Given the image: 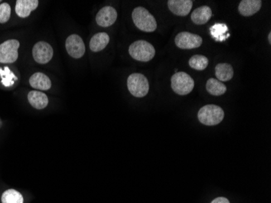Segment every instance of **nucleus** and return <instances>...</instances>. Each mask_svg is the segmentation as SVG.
I'll return each mask as SVG.
<instances>
[{"label": "nucleus", "mask_w": 271, "mask_h": 203, "mask_svg": "<svg viewBox=\"0 0 271 203\" xmlns=\"http://www.w3.org/2000/svg\"><path fill=\"white\" fill-rule=\"evenodd\" d=\"M132 17L135 25L144 32H154L157 29L155 17L144 7H136L132 12Z\"/></svg>", "instance_id": "f257e3e1"}, {"label": "nucleus", "mask_w": 271, "mask_h": 203, "mask_svg": "<svg viewBox=\"0 0 271 203\" xmlns=\"http://www.w3.org/2000/svg\"><path fill=\"white\" fill-rule=\"evenodd\" d=\"M197 117L200 123L205 125H216L224 120V112L219 106L210 104L200 108Z\"/></svg>", "instance_id": "f03ea898"}, {"label": "nucleus", "mask_w": 271, "mask_h": 203, "mask_svg": "<svg viewBox=\"0 0 271 203\" xmlns=\"http://www.w3.org/2000/svg\"><path fill=\"white\" fill-rule=\"evenodd\" d=\"M132 58L137 61L148 62L152 60L155 55V49L153 45L143 40L134 41L130 45L128 49Z\"/></svg>", "instance_id": "7ed1b4c3"}, {"label": "nucleus", "mask_w": 271, "mask_h": 203, "mask_svg": "<svg viewBox=\"0 0 271 203\" xmlns=\"http://www.w3.org/2000/svg\"><path fill=\"white\" fill-rule=\"evenodd\" d=\"M128 89L130 94L137 98H143L150 89L147 78L141 73H132L128 78Z\"/></svg>", "instance_id": "20e7f679"}, {"label": "nucleus", "mask_w": 271, "mask_h": 203, "mask_svg": "<svg viewBox=\"0 0 271 203\" xmlns=\"http://www.w3.org/2000/svg\"><path fill=\"white\" fill-rule=\"evenodd\" d=\"M171 88L179 95H187L194 89V79L184 72L175 73L171 78Z\"/></svg>", "instance_id": "39448f33"}, {"label": "nucleus", "mask_w": 271, "mask_h": 203, "mask_svg": "<svg viewBox=\"0 0 271 203\" xmlns=\"http://www.w3.org/2000/svg\"><path fill=\"white\" fill-rule=\"evenodd\" d=\"M20 42L16 39L7 40L0 44V63L12 64L18 59Z\"/></svg>", "instance_id": "423d86ee"}, {"label": "nucleus", "mask_w": 271, "mask_h": 203, "mask_svg": "<svg viewBox=\"0 0 271 203\" xmlns=\"http://www.w3.org/2000/svg\"><path fill=\"white\" fill-rule=\"evenodd\" d=\"M176 46L180 49H194L201 46L202 39L197 35L189 32H181L175 39Z\"/></svg>", "instance_id": "0eeeda50"}, {"label": "nucleus", "mask_w": 271, "mask_h": 203, "mask_svg": "<svg viewBox=\"0 0 271 203\" xmlns=\"http://www.w3.org/2000/svg\"><path fill=\"white\" fill-rule=\"evenodd\" d=\"M53 49L46 41H39L33 48V57L39 64H45L53 57Z\"/></svg>", "instance_id": "6e6552de"}, {"label": "nucleus", "mask_w": 271, "mask_h": 203, "mask_svg": "<svg viewBox=\"0 0 271 203\" xmlns=\"http://www.w3.org/2000/svg\"><path fill=\"white\" fill-rule=\"evenodd\" d=\"M66 50L74 59H80L85 52V46L82 39L77 35H72L67 39Z\"/></svg>", "instance_id": "1a4fd4ad"}, {"label": "nucleus", "mask_w": 271, "mask_h": 203, "mask_svg": "<svg viewBox=\"0 0 271 203\" xmlns=\"http://www.w3.org/2000/svg\"><path fill=\"white\" fill-rule=\"evenodd\" d=\"M117 12L114 7L107 6L99 11L96 16V22L102 27H109L116 21Z\"/></svg>", "instance_id": "9d476101"}, {"label": "nucleus", "mask_w": 271, "mask_h": 203, "mask_svg": "<svg viewBox=\"0 0 271 203\" xmlns=\"http://www.w3.org/2000/svg\"><path fill=\"white\" fill-rule=\"evenodd\" d=\"M167 3L170 11L175 15L180 16L189 15L193 7L192 0H170Z\"/></svg>", "instance_id": "9b49d317"}, {"label": "nucleus", "mask_w": 271, "mask_h": 203, "mask_svg": "<svg viewBox=\"0 0 271 203\" xmlns=\"http://www.w3.org/2000/svg\"><path fill=\"white\" fill-rule=\"evenodd\" d=\"M38 0H17L16 3V12L21 18H26L39 6Z\"/></svg>", "instance_id": "f8f14e48"}, {"label": "nucleus", "mask_w": 271, "mask_h": 203, "mask_svg": "<svg viewBox=\"0 0 271 203\" xmlns=\"http://www.w3.org/2000/svg\"><path fill=\"white\" fill-rule=\"evenodd\" d=\"M261 0H242L239 2V12L242 16H250L259 12L262 7Z\"/></svg>", "instance_id": "ddd939ff"}, {"label": "nucleus", "mask_w": 271, "mask_h": 203, "mask_svg": "<svg viewBox=\"0 0 271 203\" xmlns=\"http://www.w3.org/2000/svg\"><path fill=\"white\" fill-rule=\"evenodd\" d=\"M212 16V11L208 6L201 7L194 10L192 13L191 19L194 23L196 25H205L210 21Z\"/></svg>", "instance_id": "4468645a"}, {"label": "nucleus", "mask_w": 271, "mask_h": 203, "mask_svg": "<svg viewBox=\"0 0 271 203\" xmlns=\"http://www.w3.org/2000/svg\"><path fill=\"white\" fill-rule=\"evenodd\" d=\"M30 84L33 88L40 90H48L51 87L50 78L41 73L33 74L30 78Z\"/></svg>", "instance_id": "2eb2a0df"}, {"label": "nucleus", "mask_w": 271, "mask_h": 203, "mask_svg": "<svg viewBox=\"0 0 271 203\" xmlns=\"http://www.w3.org/2000/svg\"><path fill=\"white\" fill-rule=\"evenodd\" d=\"M28 100L33 108L39 110L44 109L49 103L46 94H44L42 92L36 91V90H33L29 93Z\"/></svg>", "instance_id": "dca6fc26"}, {"label": "nucleus", "mask_w": 271, "mask_h": 203, "mask_svg": "<svg viewBox=\"0 0 271 203\" xmlns=\"http://www.w3.org/2000/svg\"><path fill=\"white\" fill-rule=\"evenodd\" d=\"M109 41L110 37L107 33H98L92 37L91 40L89 41V47L92 51L98 52L106 48Z\"/></svg>", "instance_id": "f3484780"}, {"label": "nucleus", "mask_w": 271, "mask_h": 203, "mask_svg": "<svg viewBox=\"0 0 271 203\" xmlns=\"http://www.w3.org/2000/svg\"><path fill=\"white\" fill-rule=\"evenodd\" d=\"M215 75L219 81H228L234 76V70L231 64L227 63L217 64L215 67Z\"/></svg>", "instance_id": "a211bd4d"}, {"label": "nucleus", "mask_w": 271, "mask_h": 203, "mask_svg": "<svg viewBox=\"0 0 271 203\" xmlns=\"http://www.w3.org/2000/svg\"><path fill=\"white\" fill-rule=\"evenodd\" d=\"M228 25L224 23L214 24L210 28V35L217 41H224L230 37Z\"/></svg>", "instance_id": "6ab92c4d"}, {"label": "nucleus", "mask_w": 271, "mask_h": 203, "mask_svg": "<svg viewBox=\"0 0 271 203\" xmlns=\"http://www.w3.org/2000/svg\"><path fill=\"white\" fill-rule=\"evenodd\" d=\"M206 89L212 95L220 96L225 94L227 91V87L219 80L210 78L206 82Z\"/></svg>", "instance_id": "aec40b11"}, {"label": "nucleus", "mask_w": 271, "mask_h": 203, "mask_svg": "<svg viewBox=\"0 0 271 203\" xmlns=\"http://www.w3.org/2000/svg\"><path fill=\"white\" fill-rule=\"evenodd\" d=\"M189 64L192 69L198 70V71H202L207 68L209 60L205 55H196L190 58Z\"/></svg>", "instance_id": "412c9836"}, {"label": "nucleus", "mask_w": 271, "mask_h": 203, "mask_svg": "<svg viewBox=\"0 0 271 203\" xmlns=\"http://www.w3.org/2000/svg\"><path fill=\"white\" fill-rule=\"evenodd\" d=\"M0 77H1V83L4 86H12L15 84V81L18 78L10 70L8 67H4L3 69H0Z\"/></svg>", "instance_id": "4be33fe9"}, {"label": "nucleus", "mask_w": 271, "mask_h": 203, "mask_svg": "<svg viewBox=\"0 0 271 203\" xmlns=\"http://www.w3.org/2000/svg\"><path fill=\"white\" fill-rule=\"evenodd\" d=\"M2 203H23L24 199L21 194L15 190H8L2 194Z\"/></svg>", "instance_id": "5701e85b"}, {"label": "nucleus", "mask_w": 271, "mask_h": 203, "mask_svg": "<svg viewBox=\"0 0 271 203\" xmlns=\"http://www.w3.org/2000/svg\"><path fill=\"white\" fill-rule=\"evenodd\" d=\"M11 16V7L7 2L0 4V23L4 24L9 21Z\"/></svg>", "instance_id": "b1692460"}, {"label": "nucleus", "mask_w": 271, "mask_h": 203, "mask_svg": "<svg viewBox=\"0 0 271 203\" xmlns=\"http://www.w3.org/2000/svg\"><path fill=\"white\" fill-rule=\"evenodd\" d=\"M210 203H230V202L228 199H226L224 197H219V198L214 199Z\"/></svg>", "instance_id": "393cba45"}, {"label": "nucleus", "mask_w": 271, "mask_h": 203, "mask_svg": "<svg viewBox=\"0 0 271 203\" xmlns=\"http://www.w3.org/2000/svg\"><path fill=\"white\" fill-rule=\"evenodd\" d=\"M268 41H269L270 43H271V33H270L269 35H268Z\"/></svg>", "instance_id": "a878e982"}]
</instances>
